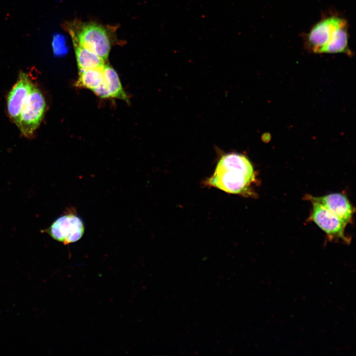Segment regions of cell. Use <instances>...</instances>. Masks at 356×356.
<instances>
[{"instance_id":"obj_11","label":"cell","mask_w":356,"mask_h":356,"mask_svg":"<svg viewBox=\"0 0 356 356\" xmlns=\"http://www.w3.org/2000/svg\"><path fill=\"white\" fill-rule=\"evenodd\" d=\"M76 58L79 71L102 67L105 60L93 51L74 43Z\"/></svg>"},{"instance_id":"obj_1","label":"cell","mask_w":356,"mask_h":356,"mask_svg":"<svg viewBox=\"0 0 356 356\" xmlns=\"http://www.w3.org/2000/svg\"><path fill=\"white\" fill-rule=\"evenodd\" d=\"M256 180L249 159L243 154L232 152L221 156L214 173L204 183L227 193L249 197L254 194L252 186Z\"/></svg>"},{"instance_id":"obj_6","label":"cell","mask_w":356,"mask_h":356,"mask_svg":"<svg viewBox=\"0 0 356 356\" xmlns=\"http://www.w3.org/2000/svg\"><path fill=\"white\" fill-rule=\"evenodd\" d=\"M312 203L311 220L326 233L330 241L341 240L349 244L350 240L344 232L347 224L321 204L314 201Z\"/></svg>"},{"instance_id":"obj_7","label":"cell","mask_w":356,"mask_h":356,"mask_svg":"<svg viewBox=\"0 0 356 356\" xmlns=\"http://www.w3.org/2000/svg\"><path fill=\"white\" fill-rule=\"evenodd\" d=\"M34 85L28 75L21 72L17 82L8 94V114L16 125L18 121L22 105Z\"/></svg>"},{"instance_id":"obj_2","label":"cell","mask_w":356,"mask_h":356,"mask_svg":"<svg viewBox=\"0 0 356 356\" xmlns=\"http://www.w3.org/2000/svg\"><path fill=\"white\" fill-rule=\"evenodd\" d=\"M73 43L80 45L96 54L103 60L107 59L111 42L107 30L95 23H78L68 27Z\"/></svg>"},{"instance_id":"obj_12","label":"cell","mask_w":356,"mask_h":356,"mask_svg":"<svg viewBox=\"0 0 356 356\" xmlns=\"http://www.w3.org/2000/svg\"><path fill=\"white\" fill-rule=\"evenodd\" d=\"M104 80L103 67L80 70L75 86L92 90L101 85Z\"/></svg>"},{"instance_id":"obj_4","label":"cell","mask_w":356,"mask_h":356,"mask_svg":"<svg viewBox=\"0 0 356 356\" xmlns=\"http://www.w3.org/2000/svg\"><path fill=\"white\" fill-rule=\"evenodd\" d=\"M43 232L48 234L54 240L68 245L82 237L85 232V225L75 210L70 209Z\"/></svg>"},{"instance_id":"obj_9","label":"cell","mask_w":356,"mask_h":356,"mask_svg":"<svg viewBox=\"0 0 356 356\" xmlns=\"http://www.w3.org/2000/svg\"><path fill=\"white\" fill-rule=\"evenodd\" d=\"M348 24L347 21L335 32L331 40L321 50L320 53H343L351 55L349 47Z\"/></svg>"},{"instance_id":"obj_5","label":"cell","mask_w":356,"mask_h":356,"mask_svg":"<svg viewBox=\"0 0 356 356\" xmlns=\"http://www.w3.org/2000/svg\"><path fill=\"white\" fill-rule=\"evenodd\" d=\"M347 20L336 14L323 16L304 37L305 45L309 50L320 53L331 40L337 29Z\"/></svg>"},{"instance_id":"obj_10","label":"cell","mask_w":356,"mask_h":356,"mask_svg":"<svg viewBox=\"0 0 356 356\" xmlns=\"http://www.w3.org/2000/svg\"><path fill=\"white\" fill-rule=\"evenodd\" d=\"M104 83L109 92L110 98L123 100L129 103L128 97L124 91L116 71L108 64L103 66Z\"/></svg>"},{"instance_id":"obj_8","label":"cell","mask_w":356,"mask_h":356,"mask_svg":"<svg viewBox=\"0 0 356 356\" xmlns=\"http://www.w3.org/2000/svg\"><path fill=\"white\" fill-rule=\"evenodd\" d=\"M306 198L321 204L346 224L351 222L354 210L345 195L336 193L321 197L307 195Z\"/></svg>"},{"instance_id":"obj_3","label":"cell","mask_w":356,"mask_h":356,"mask_svg":"<svg viewBox=\"0 0 356 356\" xmlns=\"http://www.w3.org/2000/svg\"><path fill=\"white\" fill-rule=\"evenodd\" d=\"M46 109L43 93L34 84L21 108L16 125L22 134L31 137L41 124Z\"/></svg>"},{"instance_id":"obj_13","label":"cell","mask_w":356,"mask_h":356,"mask_svg":"<svg viewBox=\"0 0 356 356\" xmlns=\"http://www.w3.org/2000/svg\"><path fill=\"white\" fill-rule=\"evenodd\" d=\"M64 39L59 36H55L52 42L53 52L56 55H62L66 53V47Z\"/></svg>"}]
</instances>
